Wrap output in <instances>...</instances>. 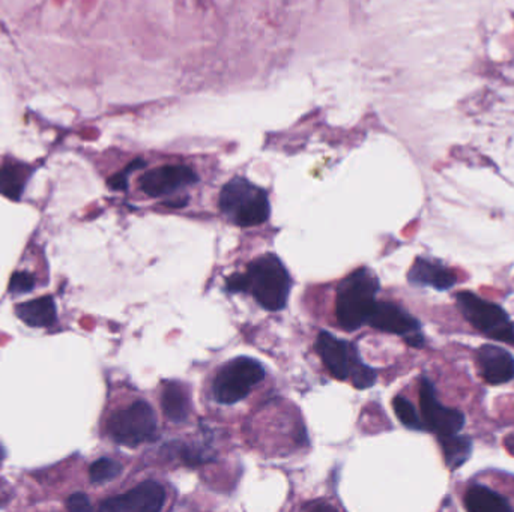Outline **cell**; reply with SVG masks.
Returning <instances> with one entry per match:
<instances>
[{
  "label": "cell",
  "instance_id": "cell-1",
  "mask_svg": "<svg viewBox=\"0 0 514 512\" xmlns=\"http://www.w3.org/2000/svg\"><path fill=\"white\" fill-rule=\"evenodd\" d=\"M220 209L239 228L264 224L271 214L268 192L248 179H230L220 192Z\"/></svg>",
  "mask_w": 514,
  "mask_h": 512
},
{
  "label": "cell",
  "instance_id": "cell-2",
  "mask_svg": "<svg viewBox=\"0 0 514 512\" xmlns=\"http://www.w3.org/2000/svg\"><path fill=\"white\" fill-rule=\"evenodd\" d=\"M378 290L379 280L369 269L353 272L341 281L337 293L336 316L343 330H355L367 323Z\"/></svg>",
  "mask_w": 514,
  "mask_h": 512
},
{
  "label": "cell",
  "instance_id": "cell-3",
  "mask_svg": "<svg viewBox=\"0 0 514 512\" xmlns=\"http://www.w3.org/2000/svg\"><path fill=\"white\" fill-rule=\"evenodd\" d=\"M247 292L256 303L269 312L286 307L291 292V276L282 260L274 255L262 256L248 265L246 272Z\"/></svg>",
  "mask_w": 514,
  "mask_h": 512
},
{
  "label": "cell",
  "instance_id": "cell-4",
  "mask_svg": "<svg viewBox=\"0 0 514 512\" xmlns=\"http://www.w3.org/2000/svg\"><path fill=\"white\" fill-rule=\"evenodd\" d=\"M456 301L462 314L475 330L495 341L514 346V323L504 308L471 292H459Z\"/></svg>",
  "mask_w": 514,
  "mask_h": 512
},
{
  "label": "cell",
  "instance_id": "cell-5",
  "mask_svg": "<svg viewBox=\"0 0 514 512\" xmlns=\"http://www.w3.org/2000/svg\"><path fill=\"white\" fill-rule=\"evenodd\" d=\"M107 430L117 443L135 448L155 439L157 416L146 401H136L110 416Z\"/></svg>",
  "mask_w": 514,
  "mask_h": 512
},
{
  "label": "cell",
  "instance_id": "cell-6",
  "mask_svg": "<svg viewBox=\"0 0 514 512\" xmlns=\"http://www.w3.org/2000/svg\"><path fill=\"white\" fill-rule=\"evenodd\" d=\"M265 377L262 364L251 358L239 357L228 362L219 371L212 385L215 400L220 405H235L244 400Z\"/></svg>",
  "mask_w": 514,
  "mask_h": 512
},
{
  "label": "cell",
  "instance_id": "cell-7",
  "mask_svg": "<svg viewBox=\"0 0 514 512\" xmlns=\"http://www.w3.org/2000/svg\"><path fill=\"white\" fill-rule=\"evenodd\" d=\"M420 410L425 432L435 433L438 437L457 434L465 425V414L441 405L434 385L425 377L420 385Z\"/></svg>",
  "mask_w": 514,
  "mask_h": 512
},
{
  "label": "cell",
  "instance_id": "cell-8",
  "mask_svg": "<svg viewBox=\"0 0 514 512\" xmlns=\"http://www.w3.org/2000/svg\"><path fill=\"white\" fill-rule=\"evenodd\" d=\"M199 181L196 172L182 164H167L149 170L140 178V190L149 197L171 196Z\"/></svg>",
  "mask_w": 514,
  "mask_h": 512
},
{
  "label": "cell",
  "instance_id": "cell-9",
  "mask_svg": "<svg viewBox=\"0 0 514 512\" xmlns=\"http://www.w3.org/2000/svg\"><path fill=\"white\" fill-rule=\"evenodd\" d=\"M166 502V491L162 484L145 481L126 495L110 498L99 505L101 511L107 512H158Z\"/></svg>",
  "mask_w": 514,
  "mask_h": 512
},
{
  "label": "cell",
  "instance_id": "cell-10",
  "mask_svg": "<svg viewBox=\"0 0 514 512\" xmlns=\"http://www.w3.org/2000/svg\"><path fill=\"white\" fill-rule=\"evenodd\" d=\"M316 350L322 358V362L337 380L349 379V371L353 361L358 358L357 348L352 344L336 339L327 330L319 334Z\"/></svg>",
  "mask_w": 514,
  "mask_h": 512
},
{
  "label": "cell",
  "instance_id": "cell-11",
  "mask_svg": "<svg viewBox=\"0 0 514 512\" xmlns=\"http://www.w3.org/2000/svg\"><path fill=\"white\" fill-rule=\"evenodd\" d=\"M475 362L479 375L489 385L509 384L514 379V358L506 349L484 344L477 350Z\"/></svg>",
  "mask_w": 514,
  "mask_h": 512
},
{
  "label": "cell",
  "instance_id": "cell-12",
  "mask_svg": "<svg viewBox=\"0 0 514 512\" xmlns=\"http://www.w3.org/2000/svg\"><path fill=\"white\" fill-rule=\"evenodd\" d=\"M367 323L375 330L400 335L403 339L420 332L418 321L403 308L391 303H376L370 316L367 319Z\"/></svg>",
  "mask_w": 514,
  "mask_h": 512
},
{
  "label": "cell",
  "instance_id": "cell-13",
  "mask_svg": "<svg viewBox=\"0 0 514 512\" xmlns=\"http://www.w3.org/2000/svg\"><path fill=\"white\" fill-rule=\"evenodd\" d=\"M407 280L411 284L427 285L443 292L452 289L453 285L456 284L457 275L453 269L444 266L443 263L416 258L414 266L407 274Z\"/></svg>",
  "mask_w": 514,
  "mask_h": 512
},
{
  "label": "cell",
  "instance_id": "cell-14",
  "mask_svg": "<svg viewBox=\"0 0 514 512\" xmlns=\"http://www.w3.org/2000/svg\"><path fill=\"white\" fill-rule=\"evenodd\" d=\"M15 314L20 321L32 328H50L58 321L56 305L51 296H42L29 303H18Z\"/></svg>",
  "mask_w": 514,
  "mask_h": 512
},
{
  "label": "cell",
  "instance_id": "cell-15",
  "mask_svg": "<svg viewBox=\"0 0 514 512\" xmlns=\"http://www.w3.org/2000/svg\"><path fill=\"white\" fill-rule=\"evenodd\" d=\"M163 412L174 424L185 423L192 409L190 392L179 382H167L162 394Z\"/></svg>",
  "mask_w": 514,
  "mask_h": 512
},
{
  "label": "cell",
  "instance_id": "cell-16",
  "mask_svg": "<svg viewBox=\"0 0 514 512\" xmlns=\"http://www.w3.org/2000/svg\"><path fill=\"white\" fill-rule=\"evenodd\" d=\"M465 508L470 512H510L513 509L504 496L484 486L468 489Z\"/></svg>",
  "mask_w": 514,
  "mask_h": 512
},
{
  "label": "cell",
  "instance_id": "cell-17",
  "mask_svg": "<svg viewBox=\"0 0 514 512\" xmlns=\"http://www.w3.org/2000/svg\"><path fill=\"white\" fill-rule=\"evenodd\" d=\"M31 170L20 163H6L0 167V194L11 200H20Z\"/></svg>",
  "mask_w": 514,
  "mask_h": 512
},
{
  "label": "cell",
  "instance_id": "cell-18",
  "mask_svg": "<svg viewBox=\"0 0 514 512\" xmlns=\"http://www.w3.org/2000/svg\"><path fill=\"white\" fill-rule=\"evenodd\" d=\"M439 445L443 448L444 460L450 470L462 468L468 461L472 452V441L468 436L450 434V436H439Z\"/></svg>",
  "mask_w": 514,
  "mask_h": 512
},
{
  "label": "cell",
  "instance_id": "cell-19",
  "mask_svg": "<svg viewBox=\"0 0 514 512\" xmlns=\"http://www.w3.org/2000/svg\"><path fill=\"white\" fill-rule=\"evenodd\" d=\"M393 409L397 414L398 421L405 427L409 428V430H416V432L425 430V424L421 421L420 414H416V407L411 401L403 398V396H396L393 400Z\"/></svg>",
  "mask_w": 514,
  "mask_h": 512
},
{
  "label": "cell",
  "instance_id": "cell-20",
  "mask_svg": "<svg viewBox=\"0 0 514 512\" xmlns=\"http://www.w3.org/2000/svg\"><path fill=\"white\" fill-rule=\"evenodd\" d=\"M122 472L121 464L110 459H99L89 469L90 481L94 484H106L119 477Z\"/></svg>",
  "mask_w": 514,
  "mask_h": 512
},
{
  "label": "cell",
  "instance_id": "cell-21",
  "mask_svg": "<svg viewBox=\"0 0 514 512\" xmlns=\"http://www.w3.org/2000/svg\"><path fill=\"white\" fill-rule=\"evenodd\" d=\"M349 379L352 380L353 386L357 389H369L376 384V371L358 357L350 367Z\"/></svg>",
  "mask_w": 514,
  "mask_h": 512
},
{
  "label": "cell",
  "instance_id": "cell-22",
  "mask_svg": "<svg viewBox=\"0 0 514 512\" xmlns=\"http://www.w3.org/2000/svg\"><path fill=\"white\" fill-rule=\"evenodd\" d=\"M179 454H181V459H182L183 463L190 466V468L201 466V464L210 460V450L201 448V446H185V448L181 450Z\"/></svg>",
  "mask_w": 514,
  "mask_h": 512
},
{
  "label": "cell",
  "instance_id": "cell-23",
  "mask_svg": "<svg viewBox=\"0 0 514 512\" xmlns=\"http://www.w3.org/2000/svg\"><path fill=\"white\" fill-rule=\"evenodd\" d=\"M35 287V278L27 272H14L9 280V293L24 294Z\"/></svg>",
  "mask_w": 514,
  "mask_h": 512
},
{
  "label": "cell",
  "instance_id": "cell-24",
  "mask_svg": "<svg viewBox=\"0 0 514 512\" xmlns=\"http://www.w3.org/2000/svg\"><path fill=\"white\" fill-rule=\"evenodd\" d=\"M145 163L144 161H135V163H131L130 167L124 172V173L115 174L113 178L108 179V187L112 188V190H117V191H124L128 188V174L131 172H135L136 169H140V167H144Z\"/></svg>",
  "mask_w": 514,
  "mask_h": 512
},
{
  "label": "cell",
  "instance_id": "cell-25",
  "mask_svg": "<svg viewBox=\"0 0 514 512\" xmlns=\"http://www.w3.org/2000/svg\"><path fill=\"white\" fill-rule=\"evenodd\" d=\"M67 508L71 509V511L83 512L90 511L92 507H90L89 498L83 495V493H76V495L70 496V499L67 502Z\"/></svg>",
  "mask_w": 514,
  "mask_h": 512
},
{
  "label": "cell",
  "instance_id": "cell-26",
  "mask_svg": "<svg viewBox=\"0 0 514 512\" xmlns=\"http://www.w3.org/2000/svg\"><path fill=\"white\" fill-rule=\"evenodd\" d=\"M228 290L230 292H247L246 274H237L228 280Z\"/></svg>",
  "mask_w": 514,
  "mask_h": 512
}]
</instances>
